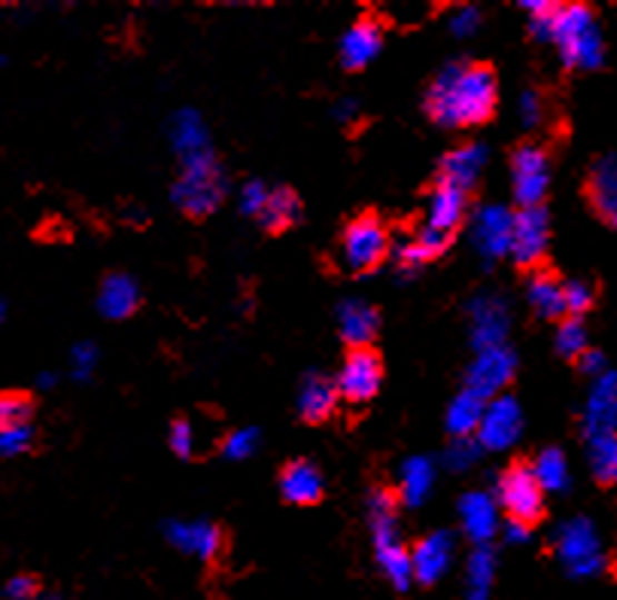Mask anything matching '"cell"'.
Segmentation results:
<instances>
[{"label":"cell","mask_w":617,"mask_h":600,"mask_svg":"<svg viewBox=\"0 0 617 600\" xmlns=\"http://www.w3.org/2000/svg\"><path fill=\"white\" fill-rule=\"evenodd\" d=\"M511 186L520 208H541L550 186V159L541 147L526 144L511 156Z\"/></svg>","instance_id":"cell-10"},{"label":"cell","mask_w":617,"mask_h":600,"mask_svg":"<svg viewBox=\"0 0 617 600\" xmlns=\"http://www.w3.org/2000/svg\"><path fill=\"white\" fill-rule=\"evenodd\" d=\"M487 159H490V153H487L484 144H466V147L450 150L441 159V184H450L462 189V193H469L471 186L478 184Z\"/></svg>","instance_id":"cell-22"},{"label":"cell","mask_w":617,"mask_h":600,"mask_svg":"<svg viewBox=\"0 0 617 600\" xmlns=\"http://www.w3.org/2000/svg\"><path fill=\"white\" fill-rule=\"evenodd\" d=\"M298 219H301V201H298L296 193L286 189V186H271L268 201L259 214V223L265 229H286V226H296Z\"/></svg>","instance_id":"cell-34"},{"label":"cell","mask_w":617,"mask_h":600,"mask_svg":"<svg viewBox=\"0 0 617 600\" xmlns=\"http://www.w3.org/2000/svg\"><path fill=\"white\" fill-rule=\"evenodd\" d=\"M499 101L490 68L447 65L426 92V110L441 128H475L487 122Z\"/></svg>","instance_id":"cell-1"},{"label":"cell","mask_w":617,"mask_h":600,"mask_svg":"<svg viewBox=\"0 0 617 600\" xmlns=\"http://www.w3.org/2000/svg\"><path fill=\"white\" fill-rule=\"evenodd\" d=\"M550 242V219L545 208H520L511 226V250L508 256L517 266H536Z\"/></svg>","instance_id":"cell-12"},{"label":"cell","mask_w":617,"mask_h":600,"mask_svg":"<svg viewBox=\"0 0 617 600\" xmlns=\"http://www.w3.org/2000/svg\"><path fill=\"white\" fill-rule=\"evenodd\" d=\"M484 400L475 396L471 391H459L450 405H447L445 427L454 439H475L480 427V417H484Z\"/></svg>","instance_id":"cell-30"},{"label":"cell","mask_w":617,"mask_h":600,"mask_svg":"<svg viewBox=\"0 0 617 600\" xmlns=\"http://www.w3.org/2000/svg\"><path fill=\"white\" fill-rule=\"evenodd\" d=\"M594 305V287L584 284V281H566L563 284V308L569 317H581V314L590 312Z\"/></svg>","instance_id":"cell-39"},{"label":"cell","mask_w":617,"mask_h":600,"mask_svg":"<svg viewBox=\"0 0 617 600\" xmlns=\"http://www.w3.org/2000/svg\"><path fill=\"white\" fill-rule=\"evenodd\" d=\"M229 193L226 171L213 153L183 159L180 163V177L173 184V201L189 214V217H207L222 205V198Z\"/></svg>","instance_id":"cell-4"},{"label":"cell","mask_w":617,"mask_h":600,"mask_svg":"<svg viewBox=\"0 0 617 600\" xmlns=\"http://www.w3.org/2000/svg\"><path fill=\"white\" fill-rule=\"evenodd\" d=\"M548 43L557 47L560 61L571 70H596L606 61V40L599 31V19L584 3H557Z\"/></svg>","instance_id":"cell-2"},{"label":"cell","mask_w":617,"mask_h":600,"mask_svg":"<svg viewBox=\"0 0 617 600\" xmlns=\"http://www.w3.org/2000/svg\"><path fill=\"white\" fill-rule=\"evenodd\" d=\"M515 372L517 357L508 345L478 351L475 360H471L469 372H466V391L480 396L484 403L496 400V396H502L508 391V384L515 382Z\"/></svg>","instance_id":"cell-8"},{"label":"cell","mask_w":617,"mask_h":600,"mask_svg":"<svg viewBox=\"0 0 617 600\" xmlns=\"http://www.w3.org/2000/svg\"><path fill=\"white\" fill-rule=\"evenodd\" d=\"M511 226L515 214L505 205H484L471 219V242L484 259H502L511 250Z\"/></svg>","instance_id":"cell-15"},{"label":"cell","mask_w":617,"mask_h":600,"mask_svg":"<svg viewBox=\"0 0 617 600\" xmlns=\"http://www.w3.org/2000/svg\"><path fill=\"white\" fill-rule=\"evenodd\" d=\"M168 445L177 458H189L195 449V430L189 421H173L168 430Z\"/></svg>","instance_id":"cell-46"},{"label":"cell","mask_w":617,"mask_h":600,"mask_svg":"<svg viewBox=\"0 0 617 600\" xmlns=\"http://www.w3.org/2000/svg\"><path fill=\"white\" fill-rule=\"evenodd\" d=\"M140 302L138 281L131 275H110L103 277L101 289H98V312L107 321H126L128 314H135Z\"/></svg>","instance_id":"cell-26"},{"label":"cell","mask_w":617,"mask_h":600,"mask_svg":"<svg viewBox=\"0 0 617 600\" xmlns=\"http://www.w3.org/2000/svg\"><path fill=\"white\" fill-rule=\"evenodd\" d=\"M380 49H384L380 24L371 22V19H359L344 31L338 56H341V65L347 70H362L380 56Z\"/></svg>","instance_id":"cell-19"},{"label":"cell","mask_w":617,"mask_h":600,"mask_svg":"<svg viewBox=\"0 0 617 600\" xmlns=\"http://www.w3.org/2000/svg\"><path fill=\"white\" fill-rule=\"evenodd\" d=\"M335 119H338V122H354L356 116H359V105H356L354 98H344V101H338V105H335Z\"/></svg>","instance_id":"cell-51"},{"label":"cell","mask_w":617,"mask_h":600,"mask_svg":"<svg viewBox=\"0 0 617 600\" xmlns=\"http://www.w3.org/2000/svg\"><path fill=\"white\" fill-rule=\"evenodd\" d=\"M492 586H496V552L490 545H478L466 561V579H462L466 600H490Z\"/></svg>","instance_id":"cell-31"},{"label":"cell","mask_w":617,"mask_h":600,"mask_svg":"<svg viewBox=\"0 0 617 600\" xmlns=\"http://www.w3.org/2000/svg\"><path fill=\"white\" fill-rule=\"evenodd\" d=\"M3 312H7V308H3V302H0V321H3Z\"/></svg>","instance_id":"cell-54"},{"label":"cell","mask_w":617,"mask_h":600,"mask_svg":"<svg viewBox=\"0 0 617 600\" xmlns=\"http://www.w3.org/2000/svg\"><path fill=\"white\" fill-rule=\"evenodd\" d=\"M34 600H61V598H58V594H37Z\"/></svg>","instance_id":"cell-53"},{"label":"cell","mask_w":617,"mask_h":600,"mask_svg":"<svg viewBox=\"0 0 617 600\" xmlns=\"http://www.w3.org/2000/svg\"><path fill=\"white\" fill-rule=\"evenodd\" d=\"M529 470H533L538 488H541L545 494H563L571 482L569 458H566L560 449L538 451L536 461L529 463Z\"/></svg>","instance_id":"cell-33"},{"label":"cell","mask_w":617,"mask_h":600,"mask_svg":"<svg viewBox=\"0 0 617 600\" xmlns=\"http://www.w3.org/2000/svg\"><path fill=\"white\" fill-rule=\"evenodd\" d=\"M496 491L492 500L502 509L511 521H520L526 528H533L545 515V491L538 488L536 475L529 470V463H515L496 475Z\"/></svg>","instance_id":"cell-6"},{"label":"cell","mask_w":617,"mask_h":600,"mask_svg":"<svg viewBox=\"0 0 617 600\" xmlns=\"http://www.w3.org/2000/svg\"><path fill=\"white\" fill-rule=\"evenodd\" d=\"M94 366H98V347L92 342L73 345V351H70V372H73V378L77 382H89L94 375Z\"/></svg>","instance_id":"cell-42"},{"label":"cell","mask_w":617,"mask_h":600,"mask_svg":"<svg viewBox=\"0 0 617 600\" xmlns=\"http://www.w3.org/2000/svg\"><path fill=\"white\" fill-rule=\"evenodd\" d=\"M447 242H450V235H441V232L429 229V226H420V229L414 232L411 238L399 242L396 244V250H392L399 275L401 277L417 275L429 259H435L438 254H445Z\"/></svg>","instance_id":"cell-20"},{"label":"cell","mask_w":617,"mask_h":600,"mask_svg":"<svg viewBox=\"0 0 617 600\" xmlns=\"http://www.w3.org/2000/svg\"><path fill=\"white\" fill-rule=\"evenodd\" d=\"M554 345H557V354L560 357L578 360L590 347V338H587V326H584L581 317H566L560 326H557V335H554Z\"/></svg>","instance_id":"cell-36"},{"label":"cell","mask_w":617,"mask_h":600,"mask_svg":"<svg viewBox=\"0 0 617 600\" xmlns=\"http://www.w3.org/2000/svg\"><path fill=\"white\" fill-rule=\"evenodd\" d=\"M37 594H40V586H37L34 577H12L3 586V598L7 600H34Z\"/></svg>","instance_id":"cell-47"},{"label":"cell","mask_w":617,"mask_h":600,"mask_svg":"<svg viewBox=\"0 0 617 600\" xmlns=\"http://www.w3.org/2000/svg\"><path fill=\"white\" fill-rule=\"evenodd\" d=\"M380 317L378 312L362 299H347L338 305V329H341L344 342L356 347H366L375 335H378Z\"/></svg>","instance_id":"cell-27"},{"label":"cell","mask_w":617,"mask_h":600,"mask_svg":"<svg viewBox=\"0 0 617 600\" xmlns=\"http://www.w3.org/2000/svg\"><path fill=\"white\" fill-rule=\"evenodd\" d=\"M389 254V232L378 217H356L341 235V259L350 272H371Z\"/></svg>","instance_id":"cell-7"},{"label":"cell","mask_w":617,"mask_h":600,"mask_svg":"<svg viewBox=\"0 0 617 600\" xmlns=\"http://www.w3.org/2000/svg\"><path fill=\"white\" fill-rule=\"evenodd\" d=\"M268 193H271V186H265L262 180H250V184L240 186V210L247 214V217H256L262 214L265 201H268Z\"/></svg>","instance_id":"cell-44"},{"label":"cell","mask_w":617,"mask_h":600,"mask_svg":"<svg viewBox=\"0 0 617 600\" xmlns=\"http://www.w3.org/2000/svg\"><path fill=\"white\" fill-rule=\"evenodd\" d=\"M380 382H384V366H380L378 354H371L368 347H356L354 354L344 360L335 387L344 400L366 403L380 391Z\"/></svg>","instance_id":"cell-14"},{"label":"cell","mask_w":617,"mask_h":600,"mask_svg":"<svg viewBox=\"0 0 617 600\" xmlns=\"http://www.w3.org/2000/svg\"><path fill=\"white\" fill-rule=\"evenodd\" d=\"M259 445H262V433H259V430L240 427L226 436V442H222V454H226L229 461H250L252 454L259 451Z\"/></svg>","instance_id":"cell-37"},{"label":"cell","mask_w":617,"mask_h":600,"mask_svg":"<svg viewBox=\"0 0 617 600\" xmlns=\"http://www.w3.org/2000/svg\"><path fill=\"white\" fill-rule=\"evenodd\" d=\"M469 329L471 345L475 351H487V347H502L511 333V314H508V302L502 296L484 293L469 305Z\"/></svg>","instance_id":"cell-11"},{"label":"cell","mask_w":617,"mask_h":600,"mask_svg":"<svg viewBox=\"0 0 617 600\" xmlns=\"http://www.w3.org/2000/svg\"><path fill=\"white\" fill-rule=\"evenodd\" d=\"M56 384V375H40V387H52Z\"/></svg>","instance_id":"cell-52"},{"label":"cell","mask_w":617,"mask_h":600,"mask_svg":"<svg viewBox=\"0 0 617 600\" xmlns=\"http://www.w3.org/2000/svg\"><path fill=\"white\" fill-rule=\"evenodd\" d=\"M484 454L478 445V439H450V445L445 451V463L450 470H469L471 463H478Z\"/></svg>","instance_id":"cell-41"},{"label":"cell","mask_w":617,"mask_h":600,"mask_svg":"<svg viewBox=\"0 0 617 600\" xmlns=\"http://www.w3.org/2000/svg\"><path fill=\"white\" fill-rule=\"evenodd\" d=\"M168 138H171V147L180 163L183 159H195V156H205V153H213L210 131H207L205 119L195 114V110H177L171 116Z\"/></svg>","instance_id":"cell-21"},{"label":"cell","mask_w":617,"mask_h":600,"mask_svg":"<svg viewBox=\"0 0 617 600\" xmlns=\"http://www.w3.org/2000/svg\"><path fill=\"white\" fill-rule=\"evenodd\" d=\"M517 116L526 128H533L541 122V98L536 92H524L517 101Z\"/></svg>","instance_id":"cell-48"},{"label":"cell","mask_w":617,"mask_h":600,"mask_svg":"<svg viewBox=\"0 0 617 600\" xmlns=\"http://www.w3.org/2000/svg\"><path fill=\"white\" fill-rule=\"evenodd\" d=\"M466 201H469V193H462L450 184H438L429 196L424 226L441 232V235H450L459 226V219L466 217Z\"/></svg>","instance_id":"cell-25"},{"label":"cell","mask_w":617,"mask_h":600,"mask_svg":"<svg viewBox=\"0 0 617 600\" xmlns=\"http://www.w3.org/2000/svg\"><path fill=\"white\" fill-rule=\"evenodd\" d=\"M578 366H581L584 375H590V378H599L603 372L611 370L606 354H603V351H596V347H587V351H584L581 357H578Z\"/></svg>","instance_id":"cell-49"},{"label":"cell","mask_w":617,"mask_h":600,"mask_svg":"<svg viewBox=\"0 0 617 600\" xmlns=\"http://www.w3.org/2000/svg\"><path fill=\"white\" fill-rule=\"evenodd\" d=\"M450 35L454 37H471L480 28V10L478 7H457L450 12Z\"/></svg>","instance_id":"cell-45"},{"label":"cell","mask_w":617,"mask_h":600,"mask_svg":"<svg viewBox=\"0 0 617 600\" xmlns=\"http://www.w3.org/2000/svg\"><path fill=\"white\" fill-rule=\"evenodd\" d=\"M520 10L529 16V31H533L538 40H548L557 3H550V0H524V3H520Z\"/></svg>","instance_id":"cell-38"},{"label":"cell","mask_w":617,"mask_h":600,"mask_svg":"<svg viewBox=\"0 0 617 600\" xmlns=\"http://www.w3.org/2000/svg\"><path fill=\"white\" fill-rule=\"evenodd\" d=\"M0 65H3V58H0Z\"/></svg>","instance_id":"cell-55"},{"label":"cell","mask_w":617,"mask_h":600,"mask_svg":"<svg viewBox=\"0 0 617 600\" xmlns=\"http://www.w3.org/2000/svg\"><path fill=\"white\" fill-rule=\"evenodd\" d=\"M499 533L505 537V543H511V545H520V543H526L529 540V528L526 524H520V521H505L502 528H499Z\"/></svg>","instance_id":"cell-50"},{"label":"cell","mask_w":617,"mask_h":600,"mask_svg":"<svg viewBox=\"0 0 617 600\" xmlns=\"http://www.w3.org/2000/svg\"><path fill=\"white\" fill-rule=\"evenodd\" d=\"M581 430L587 442L617 433V370H606L590 384L587 403H584Z\"/></svg>","instance_id":"cell-13"},{"label":"cell","mask_w":617,"mask_h":600,"mask_svg":"<svg viewBox=\"0 0 617 600\" xmlns=\"http://www.w3.org/2000/svg\"><path fill=\"white\" fill-rule=\"evenodd\" d=\"M526 302L545 321H557V317L566 314V308H563V284L554 275H548V272H536V275L529 277Z\"/></svg>","instance_id":"cell-32"},{"label":"cell","mask_w":617,"mask_h":600,"mask_svg":"<svg viewBox=\"0 0 617 600\" xmlns=\"http://www.w3.org/2000/svg\"><path fill=\"white\" fill-rule=\"evenodd\" d=\"M435 488V463L429 458H408L399 470V496L405 506H424Z\"/></svg>","instance_id":"cell-28"},{"label":"cell","mask_w":617,"mask_h":600,"mask_svg":"<svg viewBox=\"0 0 617 600\" xmlns=\"http://www.w3.org/2000/svg\"><path fill=\"white\" fill-rule=\"evenodd\" d=\"M338 405V387L326 375H308L298 387V412L305 421H326Z\"/></svg>","instance_id":"cell-29"},{"label":"cell","mask_w":617,"mask_h":600,"mask_svg":"<svg viewBox=\"0 0 617 600\" xmlns=\"http://www.w3.org/2000/svg\"><path fill=\"white\" fill-rule=\"evenodd\" d=\"M31 427L28 424H12V427L0 430V461H10V458H19L24 451L31 449Z\"/></svg>","instance_id":"cell-40"},{"label":"cell","mask_w":617,"mask_h":600,"mask_svg":"<svg viewBox=\"0 0 617 600\" xmlns=\"http://www.w3.org/2000/svg\"><path fill=\"white\" fill-rule=\"evenodd\" d=\"M524 433V409L515 396H496L484 405V417L475 433L480 451H508Z\"/></svg>","instance_id":"cell-9"},{"label":"cell","mask_w":617,"mask_h":600,"mask_svg":"<svg viewBox=\"0 0 617 600\" xmlns=\"http://www.w3.org/2000/svg\"><path fill=\"white\" fill-rule=\"evenodd\" d=\"M165 537L168 543L177 549V552L189 554V558H198V561H213L222 549V531L217 524H210L205 519L195 521H171L165 528Z\"/></svg>","instance_id":"cell-17"},{"label":"cell","mask_w":617,"mask_h":600,"mask_svg":"<svg viewBox=\"0 0 617 600\" xmlns=\"http://www.w3.org/2000/svg\"><path fill=\"white\" fill-rule=\"evenodd\" d=\"M454 564V537L447 531L429 533L411 549V573L420 586H435Z\"/></svg>","instance_id":"cell-18"},{"label":"cell","mask_w":617,"mask_h":600,"mask_svg":"<svg viewBox=\"0 0 617 600\" xmlns=\"http://www.w3.org/2000/svg\"><path fill=\"white\" fill-rule=\"evenodd\" d=\"M554 552L571 579H594L606 567L599 531H596L594 521L584 519V515L563 521L554 531Z\"/></svg>","instance_id":"cell-5"},{"label":"cell","mask_w":617,"mask_h":600,"mask_svg":"<svg viewBox=\"0 0 617 600\" xmlns=\"http://www.w3.org/2000/svg\"><path fill=\"white\" fill-rule=\"evenodd\" d=\"M368 524H371V543H375V561L380 573L396 591L411 586V552L405 549L399 533V515H396V496L387 491H375L368 496Z\"/></svg>","instance_id":"cell-3"},{"label":"cell","mask_w":617,"mask_h":600,"mask_svg":"<svg viewBox=\"0 0 617 600\" xmlns=\"http://www.w3.org/2000/svg\"><path fill=\"white\" fill-rule=\"evenodd\" d=\"M587 461H590V473L599 485H617V433L590 439Z\"/></svg>","instance_id":"cell-35"},{"label":"cell","mask_w":617,"mask_h":600,"mask_svg":"<svg viewBox=\"0 0 617 600\" xmlns=\"http://www.w3.org/2000/svg\"><path fill=\"white\" fill-rule=\"evenodd\" d=\"M322 473L317 463L310 461H296L289 463L280 475V494L286 503H296V506H310L322 496Z\"/></svg>","instance_id":"cell-23"},{"label":"cell","mask_w":617,"mask_h":600,"mask_svg":"<svg viewBox=\"0 0 617 600\" xmlns=\"http://www.w3.org/2000/svg\"><path fill=\"white\" fill-rule=\"evenodd\" d=\"M590 205L599 219L617 229V156H603L590 171Z\"/></svg>","instance_id":"cell-24"},{"label":"cell","mask_w":617,"mask_h":600,"mask_svg":"<svg viewBox=\"0 0 617 600\" xmlns=\"http://www.w3.org/2000/svg\"><path fill=\"white\" fill-rule=\"evenodd\" d=\"M31 415V405L22 396H12V393H0V430L12 427V424H28Z\"/></svg>","instance_id":"cell-43"},{"label":"cell","mask_w":617,"mask_h":600,"mask_svg":"<svg viewBox=\"0 0 617 600\" xmlns=\"http://www.w3.org/2000/svg\"><path fill=\"white\" fill-rule=\"evenodd\" d=\"M459 524L462 533L475 545H490V540L502 528V509L496 506V500L487 491H469L459 496Z\"/></svg>","instance_id":"cell-16"}]
</instances>
